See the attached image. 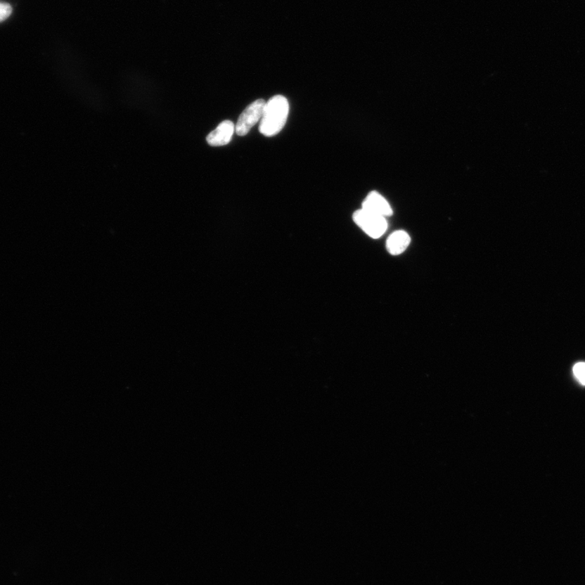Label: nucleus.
Masks as SVG:
<instances>
[{
	"mask_svg": "<svg viewBox=\"0 0 585 585\" xmlns=\"http://www.w3.org/2000/svg\"><path fill=\"white\" fill-rule=\"evenodd\" d=\"M353 219L357 226L373 238H379L387 231L388 224L384 217L364 210L363 208L353 214Z\"/></svg>",
	"mask_w": 585,
	"mask_h": 585,
	"instance_id": "obj_2",
	"label": "nucleus"
},
{
	"mask_svg": "<svg viewBox=\"0 0 585 585\" xmlns=\"http://www.w3.org/2000/svg\"><path fill=\"white\" fill-rule=\"evenodd\" d=\"M573 373L579 382L585 385V363H578L574 365Z\"/></svg>",
	"mask_w": 585,
	"mask_h": 585,
	"instance_id": "obj_7",
	"label": "nucleus"
},
{
	"mask_svg": "<svg viewBox=\"0 0 585 585\" xmlns=\"http://www.w3.org/2000/svg\"><path fill=\"white\" fill-rule=\"evenodd\" d=\"M235 132V124L231 121H224L208 134L207 141L212 146L227 145L231 142Z\"/></svg>",
	"mask_w": 585,
	"mask_h": 585,
	"instance_id": "obj_5",
	"label": "nucleus"
},
{
	"mask_svg": "<svg viewBox=\"0 0 585 585\" xmlns=\"http://www.w3.org/2000/svg\"><path fill=\"white\" fill-rule=\"evenodd\" d=\"M411 243L409 234L399 231L392 233L386 243V248L390 254L398 255L404 252Z\"/></svg>",
	"mask_w": 585,
	"mask_h": 585,
	"instance_id": "obj_6",
	"label": "nucleus"
},
{
	"mask_svg": "<svg viewBox=\"0 0 585 585\" xmlns=\"http://www.w3.org/2000/svg\"><path fill=\"white\" fill-rule=\"evenodd\" d=\"M13 9L11 5L8 4L0 3V22H4L10 17L12 14Z\"/></svg>",
	"mask_w": 585,
	"mask_h": 585,
	"instance_id": "obj_8",
	"label": "nucleus"
},
{
	"mask_svg": "<svg viewBox=\"0 0 585 585\" xmlns=\"http://www.w3.org/2000/svg\"><path fill=\"white\" fill-rule=\"evenodd\" d=\"M265 104L266 102L264 99H257V101L250 103L240 115L238 121L235 125V132L238 136L247 135L254 125L260 122L263 117Z\"/></svg>",
	"mask_w": 585,
	"mask_h": 585,
	"instance_id": "obj_3",
	"label": "nucleus"
},
{
	"mask_svg": "<svg viewBox=\"0 0 585 585\" xmlns=\"http://www.w3.org/2000/svg\"><path fill=\"white\" fill-rule=\"evenodd\" d=\"M290 105L285 96H275L266 102L263 117L260 120L259 132L266 137L279 134L288 118Z\"/></svg>",
	"mask_w": 585,
	"mask_h": 585,
	"instance_id": "obj_1",
	"label": "nucleus"
},
{
	"mask_svg": "<svg viewBox=\"0 0 585 585\" xmlns=\"http://www.w3.org/2000/svg\"><path fill=\"white\" fill-rule=\"evenodd\" d=\"M362 208L364 210L384 217L392 216L393 214L388 201L377 191L369 193L363 202Z\"/></svg>",
	"mask_w": 585,
	"mask_h": 585,
	"instance_id": "obj_4",
	"label": "nucleus"
}]
</instances>
